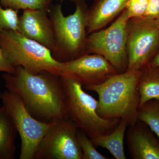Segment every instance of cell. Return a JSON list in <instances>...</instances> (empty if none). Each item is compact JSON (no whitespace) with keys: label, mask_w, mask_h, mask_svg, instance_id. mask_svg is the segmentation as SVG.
Returning a JSON list of instances; mask_svg holds the SVG:
<instances>
[{"label":"cell","mask_w":159,"mask_h":159,"mask_svg":"<svg viewBox=\"0 0 159 159\" xmlns=\"http://www.w3.org/2000/svg\"><path fill=\"white\" fill-rule=\"evenodd\" d=\"M129 18L125 9L110 26L89 34L86 41V54L102 56L119 74L126 72L128 65L126 34Z\"/></svg>","instance_id":"8992f818"},{"label":"cell","mask_w":159,"mask_h":159,"mask_svg":"<svg viewBox=\"0 0 159 159\" xmlns=\"http://www.w3.org/2000/svg\"><path fill=\"white\" fill-rule=\"evenodd\" d=\"M77 139L82 151L83 159H107L105 156L97 151L91 139L83 131L78 129Z\"/></svg>","instance_id":"d6986e66"},{"label":"cell","mask_w":159,"mask_h":159,"mask_svg":"<svg viewBox=\"0 0 159 159\" xmlns=\"http://www.w3.org/2000/svg\"><path fill=\"white\" fill-rule=\"evenodd\" d=\"M0 47L16 68L21 66L34 73L46 71L60 76L61 63L53 58L51 50L18 31H0Z\"/></svg>","instance_id":"5b68a950"},{"label":"cell","mask_w":159,"mask_h":159,"mask_svg":"<svg viewBox=\"0 0 159 159\" xmlns=\"http://www.w3.org/2000/svg\"><path fill=\"white\" fill-rule=\"evenodd\" d=\"M19 11L5 8L0 3V31L12 30L17 31Z\"/></svg>","instance_id":"ffe728a7"},{"label":"cell","mask_w":159,"mask_h":159,"mask_svg":"<svg viewBox=\"0 0 159 159\" xmlns=\"http://www.w3.org/2000/svg\"><path fill=\"white\" fill-rule=\"evenodd\" d=\"M148 64L152 66L159 67V48L156 54Z\"/></svg>","instance_id":"cb8c5ba5"},{"label":"cell","mask_w":159,"mask_h":159,"mask_svg":"<svg viewBox=\"0 0 159 159\" xmlns=\"http://www.w3.org/2000/svg\"><path fill=\"white\" fill-rule=\"evenodd\" d=\"M70 1L73 2L75 3V4H76L78 3L84 2H85L86 0H70Z\"/></svg>","instance_id":"d4e9b609"},{"label":"cell","mask_w":159,"mask_h":159,"mask_svg":"<svg viewBox=\"0 0 159 159\" xmlns=\"http://www.w3.org/2000/svg\"><path fill=\"white\" fill-rule=\"evenodd\" d=\"M148 0H129L125 9L128 11L129 17L144 16L148 6Z\"/></svg>","instance_id":"44dd1931"},{"label":"cell","mask_w":159,"mask_h":159,"mask_svg":"<svg viewBox=\"0 0 159 159\" xmlns=\"http://www.w3.org/2000/svg\"><path fill=\"white\" fill-rule=\"evenodd\" d=\"M1 100L20 137V159H34L38 146L53 122L46 123L35 119L13 92L4 91Z\"/></svg>","instance_id":"52a82bcc"},{"label":"cell","mask_w":159,"mask_h":159,"mask_svg":"<svg viewBox=\"0 0 159 159\" xmlns=\"http://www.w3.org/2000/svg\"><path fill=\"white\" fill-rule=\"evenodd\" d=\"M119 74L104 57L97 54H85L77 59L61 63V76L77 80L83 86L103 82Z\"/></svg>","instance_id":"30bf717a"},{"label":"cell","mask_w":159,"mask_h":159,"mask_svg":"<svg viewBox=\"0 0 159 159\" xmlns=\"http://www.w3.org/2000/svg\"><path fill=\"white\" fill-rule=\"evenodd\" d=\"M138 120L145 123L159 139V101L149 100L138 110Z\"/></svg>","instance_id":"e0dca14e"},{"label":"cell","mask_w":159,"mask_h":159,"mask_svg":"<svg viewBox=\"0 0 159 159\" xmlns=\"http://www.w3.org/2000/svg\"><path fill=\"white\" fill-rule=\"evenodd\" d=\"M140 71L138 83L140 94L139 107L151 99L159 101V67L147 64Z\"/></svg>","instance_id":"2e32d148"},{"label":"cell","mask_w":159,"mask_h":159,"mask_svg":"<svg viewBox=\"0 0 159 159\" xmlns=\"http://www.w3.org/2000/svg\"><path fill=\"white\" fill-rule=\"evenodd\" d=\"M140 71L126 72L112 75L103 82L84 86L98 95L97 111L105 119H123L129 126L138 121L140 94L138 83Z\"/></svg>","instance_id":"7a4b0ae2"},{"label":"cell","mask_w":159,"mask_h":159,"mask_svg":"<svg viewBox=\"0 0 159 159\" xmlns=\"http://www.w3.org/2000/svg\"><path fill=\"white\" fill-rule=\"evenodd\" d=\"M75 5L74 13L68 16L63 13L61 2L50 11L55 37V46L51 53L59 62L70 61L86 54L88 8L85 2Z\"/></svg>","instance_id":"3957f363"},{"label":"cell","mask_w":159,"mask_h":159,"mask_svg":"<svg viewBox=\"0 0 159 159\" xmlns=\"http://www.w3.org/2000/svg\"><path fill=\"white\" fill-rule=\"evenodd\" d=\"M159 48V27L156 20L130 18L126 34L128 61L126 71L139 70L149 63Z\"/></svg>","instance_id":"ba28073f"},{"label":"cell","mask_w":159,"mask_h":159,"mask_svg":"<svg viewBox=\"0 0 159 159\" xmlns=\"http://www.w3.org/2000/svg\"><path fill=\"white\" fill-rule=\"evenodd\" d=\"M2 77L7 89L20 97L35 119L46 123L69 119L60 76L46 71L34 73L18 66L14 74L6 73Z\"/></svg>","instance_id":"6da1fadb"},{"label":"cell","mask_w":159,"mask_h":159,"mask_svg":"<svg viewBox=\"0 0 159 159\" xmlns=\"http://www.w3.org/2000/svg\"><path fill=\"white\" fill-rule=\"evenodd\" d=\"M78 129L69 119L54 121L38 146L34 159H83Z\"/></svg>","instance_id":"9c48e42d"},{"label":"cell","mask_w":159,"mask_h":159,"mask_svg":"<svg viewBox=\"0 0 159 159\" xmlns=\"http://www.w3.org/2000/svg\"><path fill=\"white\" fill-rule=\"evenodd\" d=\"M128 123L121 119L116 128L110 133L92 139L95 147L105 148L116 159H125L124 148V137Z\"/></svg>","instance_id":"5bb4252c"},{"label":"cell","mask_w":159,"mask_h":159,"mask_svg":"<svg viewBox=\"0 0 159 159\" xmlns=\"http://www.w3.org/2000/svg\"><path fill=\"white\" fill-rule=\"evenodd\" d=\"M69 119L91 140L110 133L121 119H103L98 115V101L86 93L81 84L69 77L60 76Z\"/></svg>","instance_id":"277c9868"},{"label":"cell","mask_w":159,"mask_h":159,"mask_svg":"<svg viewBox=\"0 0 159 159\" xmlns=\"http://www.w3.org/2000/svg\"><path fill=\"white\" fill-rule=\"evenodd\" d=\"M17 31L33 40L52 52L55 46V37L52 22L47 12L40 9L23 10L19 18Z\"/></svg>","instance_id":"8fae6325"},{"label":"cell","mask_w":159,"mask_h":159,"mask_svg":"<svg viewBox=\"0 0 159 159\" xmlns=\"http://www.w3.org/2000/svg\"><path fill=\"white\" fill-rule=\"evenodd\" d=\"M16 68L11 64L4 51L0 47V72L14 74Z\"/></svg>","instance_id":"603a6c76"},{"label":"cell","mask_w":159,"mask_h":159,"mask_svg":"<svg viewBox=\"0 0 159 159\" xmlns=\"http://www.w3.org/2000/svg\"><path fill=\"white\" fill-rule=\"evenodd\" d=\"M53 0H0L1 5L5 8L14 10L40 9L48 12Z\"/></svg>","instance_id":"ac0fdd59"},{"label":"cell","mask_w":159,"mask_h":159,"mask_svg":"<svg viewBox=\"0 0 159 159\" xmlns=\"http://www.w3.org/2000/svg\"><path fill=\"white\" fill-rule=\"evenodd\" d=\"M156 21L159 27V17L156 20Z\"/></svg>","instance_id":"484cf974"},{"label":"cell","mask_w":159,"mask_h":159,"mask_svg":"<svg viewBox=\"0 0 159 159\" xmlns=\"http://www.w3.org/2000/svg\"><path fill=\"white\" fill-rule=\"evenodd\" d=\"M129 0H94L88 8L87 33L103 29L125 9Z\"/></svg>","instance_id":"4fadbf2b"},{"label":"cell","mask_w":159,"mask_h":159,"mask_svg":"<svg viewBox=\"0 0 159 159\" xmlns=\"http://www.w3.org/2000/svg\"><path fill=\"white\" fill-rule=\"evenodd\" d=\"M143 17L157 20L159 17V0H148V6Z\"/></svg>","instance_id":"7402d4cb"},{"label":"cell","mask_w":159,"mask_h":159,"mask_svg":"<svg viewBox=\"0 0 159 159\" xmlns=\"http://www.w3.org/2000/svg\"><path fill=\"white\" fill-rule=\"evenodd\" d=\"M126 134L129 152L133 159H159V140L144 122L138 120Z\"/></svg>","instance_id":"7c38bea8"},{"label":"cell","mask_w":159,"mask_h":159,"mask_svg":"<svg viewBox=\"0 0 159 159\" xmlns=\"http://www.w3.org/2000/svg\"><path fill=\"white\" fill-rule=\"evenodd\" d=\"M18 133L11 117L3 106L0 107V159H13Z\"/></svg>","instance_id":"9a60e30c"},{"label":"cell","mask_w":159,"mask_h":159,"mask_svg":"<svg viewBox=\"0 0 159 159\" xmlns=\"http://www.w3.org/2000/svg\"><path fill=\"white\" fill-rule=\"evenodd\" d=\"M1 98H2V94L0 93V100H1Z\"/></svg>","instance_id":"4316f807"}]
</instances>
